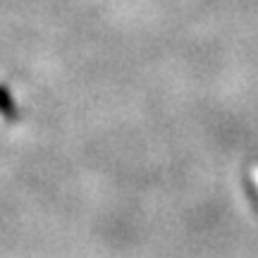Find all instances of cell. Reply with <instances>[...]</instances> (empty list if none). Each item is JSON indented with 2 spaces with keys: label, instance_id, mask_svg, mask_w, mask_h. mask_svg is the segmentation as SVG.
Here are the masks:
<instances>
[{
  "label": "cell",
  "instance_id": "cell-1",
  "mask_svg": "<svg viewBox=\"0 0 258 258\" xmlns=\"http://www.w3.org/2000/svg\"><path fill=\"white\" fill-rule=\"evenodd\" d=\"M17 101H15V96L10 91L5 84H0V117H5V120H17Z\"/></svg>",
  "mask_w": 258,
  "mask_h": 258
}]
</instances>
